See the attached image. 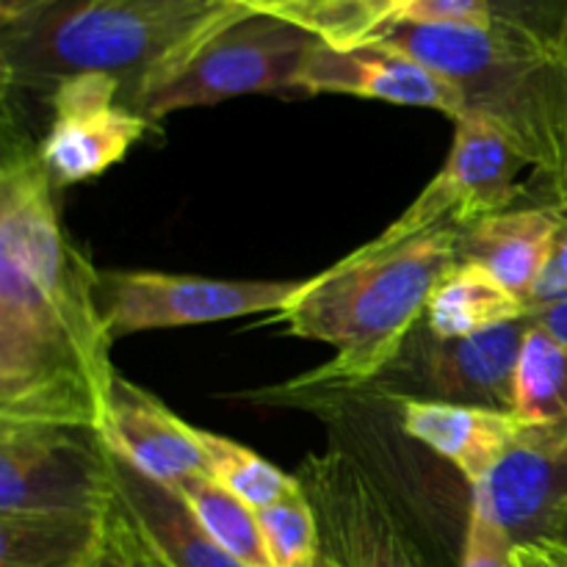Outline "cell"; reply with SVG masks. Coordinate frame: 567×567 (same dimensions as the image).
Returning <instances> with one entry per match:
<instances>
[{
	"label": "cell",
	"instance_id": "4dcf8cb0",
	"mask_svg": "<svg viewBox=\"0 0 567 567\" xmlns=\"http://www.w3.org/2000/svg\"><path fill=\"white\" fill-rule=\"evenodd\" d=\"M136 3H144L158 11H181V14H205V11L236 6L230 0H136Z\"/></svg>",
	"mask_w": 567,
	"mask_h": 567
},
{
	"label": "cell",
	"instance_id": "d6986e66",
	"mask_svg": "<svg viewBox=\"0 0 567 567\" xmlns=\"http://www.w3.org/2000/svg\"><path fill=\"white\" fill-rule=\"evenodd\" d=\"M109 513H0V567H94Z\"/></svg>",
	"mask_w": 567,
	"mask_h": 567
},
{
	"label": "cell",
	"instance_id": "603a6c76",
	"mask_svg": "<svg viewBox=\"0 0 567 567\" xmlns=\"http://www.w3.org/2000/svg\"><path fill=\"white\" fill-rule=\"evenodd\" d=\"M197 441L205 454V474L214 476L219 485L241 496L255 509L269 507L297 485V476L282 474L269 460L230 437L197 426Z\"/></svg>",
	"mask_w": 567,
	"mask_h": 567
},
{
	"label": "cell",
	"instance_id": "7a4b0ae2",
	"mask_svg": "<svg viewBox=\"0 0 567 567\" xmlns=\"http://www.w3.org/2000/svg\"><path fill=\"white\" fill-rule=\"evenodd\" d=\"M457 260L460 230L380 236L310 277L277 321L291 336L330 343L338 354L291 382L288 393L369 388L424 321L432 288Z\"/></svg>",
	"mask_w": 567,
	"mask_h": 567
},
{
	"label": "cell",
	"instance_id": "44dd1931",
	"mask_svg": "<svg viewBox=\"0 0 567 567\" xmlns=\"http://www.w3.org/2000/svg\"><path fill=\"white\" fill-rule=\"evenodd\" d=\"M175 491L186 498L192 513L210 537L244 567H271L260 532L258 509L208 474H194L177 482Z\"/></svg>",
	"mask_w": 567,
	"mask_h": 567
},
{
	"label": "cell",
	"instance_id": "30bf717a",
	"mask_svg": "<svg viewBox=\"0 0 567 567\" xmlns=\"http://www.w3.org/2000/svg\"><path fill=\"white\" fill-rule=\"evenodd\" d=\"M338 567H437L374 476L343 449L310 454L297 471Z\"/></svg>",
	"mask_w": 567,
	"mask_h": 567
},
{
	"label": "cell",
	"instance_id": "52a82bcc",
	"mask_svg": "<svg viewBox=\"0 0 567 567\" xmlns=\"http://www.w3.org/2000/svg\"><path fill=\"white\" fill-rule=\"evenodd\" d=\"M526 321L465 338H441L421 321L388 369L371 382L380 396L515 410Z\"/></svg>",
	"mask_w": 567,
	"mask_h": 567
},
{
	"label": "cell",
	"instance_id": "9a60e30c",
	"mask_svg": "<svg viewBox=\"0 0 567 567\" xmlns=\"http://www.w3.org/2000/svg\"><path fill=\"white\" fill-rule=\"evenodd\" d=\"M402 432L446 460L468 487L480 485L518 441L513 413L446 402H396Z\"/></svg>",
	"mask_w": 567,
	"mask_h": 567
},
{
	"label": "cell",
	"instance_id": "277c9868",
	"mask_svg": "<svg viewBox=\"0 0 567 567\" xmlns=\"http://www.w3.org/2000/svg\"><path fill=\"white\" fill-rule=\"evenodd\" d=\"M371 42L404 50L463 92L513 136L551 186L554 208L567 194V55L515 22L485 25H388Z\"/></svg>",
	"mask_w": 567,
	"mask_h": 567
},
{
	"label": "cell",
	"instance_id": "2e32d148",
	"mask_svg": "<svg viewBox=\"0 0 567 567\" xmlns=\"http://www.w3.org/2000/svg\"><path fill=\"white\" fill-rule=\"evenodd\" d=\"M114 485L122 513L166 567H244L205 532L172 485L138 474L120 457H114Z\"/></svg>",
	"mask_w": 567,
	"mask_h": 567
},
{
	"label": "cell",
	"instance_id": "60d3db41",
	"mask_svg": "<svg viewBox=\"0 0 567 567\" xmlns=\"http://www.w3.org/2000/svg\"><path fill=\"white\" fill-rule=\"evenodd\" d=\"M565 197H567V194H565Z\"/></svg>",
	"mask_w": 567,
	"mask_h": 567
},
{
	"label": "cell",
	"instance_id": "7402d4cb",
	"mask_svg": "<svg viewBox=\"0 0 567 567\" xmlns=\"http://www.w3.org/2000/svg\"><path fill=\"white\" fill-rule=\"evenodd\" d=\"M402 0H297L282 9V20L297 22L330 48H358L385 31Z\"/></svg>",
	"mask_w": 567,
	"mask_h": 567
},
{
	"label": "cell",
	"instance_id": "5b68a950",
	"mask_svg": "<svg viewBox=\"0 0 567 567\" xmlns=\"http://www.w3.org/2000/svg\"><path fill=\"white\" fill-rule=\"evenodd\" d=\"M316 42L297 22L249 11L203 39L175 70L142 89L127 109L153 125L175 111L208 109L241 94L293 92Z\"/></svg>",
	"mask_w": 567,
	"mask_h": 567
},
{
	"label": "cell",
	"instance_id": "3957f363",
	"mask_svg": "<svg viewBox=\"0 0 567 567\" xmlns=\"http://www.w3.org/2000/svg\"><path fill=\"white\" fill-rule=\"evenodd\" d=\"M249 14L241 6L181 14L136 0H55L0 25L3 92H53L75 75H111L122 103L175 70L203 39Z\"/></svg>",
	"mask_w": 567,
	"mask_h": 567
},
{
	"label": "cell",
	"instance_id": "ffe728a7",
	"mask_svg": "<svg viewBox=\"0 0 567 567\" xmlns=\"http://www.w3.org/2000/svg\"><path fill=\"white\" fill-rule=\"evenodd\" d=\"M529 319V302L487 269L457 260L432 288L424 321L435 336L465 338Z\"/></svg>",
	"mask_w": 567,
	"mask_h": 567
},
{
	"label": "cell",
	"instance_id": "f546056e",
	"mask_svg": "<svg viewBox=\"0 0 567 567\" xmlns=\"http://www.w3.org/2000/svg\"><path fill=\"white\" fill-rule=\"evenodd\" d=\"M513 567H567L554 557L551 548L543 540L537 543H524V546H515L513 551Z\"/></svg>",
	"mask_w": 567,
	"mask_h": 567
},
{
	"label": "cell",
	"instance_id": "1f68e13d",
	"mask_svg": "<svg viewBox=\"0 0 567 567\" xmlns=\"http://www.w3.org/2000/svg\"><path fill=\"white\" fill-rule=\"evenodd\" d=\"M532 324L543 327V330H548L551 336L563 338L567 343V302H559V305H548V308H540V310H532L529 319Z\"/></svg>",
	"mask_w": 567,
	"mask_h": 567
},
{
	"label": "cell",
	"instance_id": "7c38bea8",
	"mask_svg": "<svg viewBox=\"0 0 567 567\" xmlns=\"http://www.w3.org/2000/svg\"><path fill=\"white\" fill-rule=\"evenodd\" d=\"M297 92L349 94L410 109H430L457 120L465 97L452 81L385 42L330 48L316 42L297 75Z\"/></svg>",
	"mask_w": 567,
	"mask_h": 567
},
{
	"label": "cell",
	"instance_id": "e575fe53",
	"mask_svg": "<svg viewBox=\"0 0 567 567\" xmlns=\"http://www.w3.org/2000/svg\"><path fill=\"white\" fill-rule=\"evenodd\" d=\"M548 540L559 543V546L567 548V502L563 504V509H559L557 524H554V532H551V537H548Z\"/></svg>",
	"mask_w": 567,
	"mask_h": 567
},
{
	"label": "cell",
	"instance_id": "6da1fadb",
	"mask_svg": "<svg viewBox=\"0 0 567 567\" xmlns=\"http://www.w3.org/2000/svg\"><path fill=\"white\" fill-rule=\"evenodd\" d=\"M97 269L66 236L39 147L3 122L0 421L103 430L114 363Z\"/></svg>",
	"mask_w": 567,
	"mask_h": 567
},
{
	"label": "cell",
	"instance_id": "4316f807",
	"mask_svg": "<svg viewBox=\"0 0 567 567\" xmlns=\"http://www.w3.org/2000/svg\"><path fill=\"white\" fill-rule=\"evenodd\" d=\"M94 567H166L150 551L147 543L131 524L120 504L114 502L109 513V532H105V546Z\"/></svg>",
	"mask_w": 567,
	"mask_h": 567
},
{
	"label": "cell",
	"instance_id": "8d00e7d4",
	"mask_svg": "<svg viewBox=\"0 0 567 567\" xmlns=\"http://www.w3.org/2000/svg\"><path fill=\"white\" fill-rule=\"evenodd\" d=\"M559 48H563V53L567 55V20H565V28H563V37H559Z\"/></svg>",
	"mask_w": 567,
	"mask_h": 567
},
{
	"label": "cell",
	"instance_id": "f35d334b",
	"mask_svg": "<svg viewBox=\"0 0 567 567\" xmlns=\"http://www.w3.org/2000/svg\"><path fill=\"white\" fill-rule=\"evenodd\" d=\"M559 210H563V214H567V197H565V203H563V208H559Z\"/></svg>",
	"mask_w": 567,
	"mask_h": 567
},
{
	"label": "cell",
	"instance_id": "ab89813d",
	"mask_svg": "<svg viewBox=\"0 0 567 567\" xmlns=\"http://www.w3.org/2000/svg\"><path fill=\"white\" fill-rule=\"evenodd\" d=\"M509 567H513V563H509Z\"/></svg>",
	"mask_w": 567,
	"mask_h": 567
},
{
	"label": "cell",
	"instance_id": "5bb4252c",
	"mask_svg": "<svg viewBox=\"0 0 567 567\" xmlns=\"http://www.w3.org/2000/svg\"><path fill=\"white\" fill-rule=\"evenodd\" d=\"M565 502L567 463L520 441L468 493V507L502 526L515 546L548 540Z\"/></svg>",
	"mask_w": 567,
	"mask_h": 567
},
{
	"label": "cell",
	"instance_id": "d4e9b609",
	"mask_svg": "<svg viewBox=\"0 0 567 567\" xmlns=\"http://www.w3.org/2000/svg\"><path fill=\"white\" fill-rule=\"evenodd\" d=\"M515 540L485 518L476 509H465L463 548H460V567H509L513 563Z\"/></svg>",
	"mask_w": 567,
	"mask_h": 567
},
{
	"label": "cell",
	"instance_id": "ba28073f",
	"mask_svg": "<svg viewBox=\"0 0 567 567\" xmlns=\"http://www.w3.org/2000/svg\"><path fill=\"white\" fill-rule=\"evenodd\" d=\"M443 169L382 236L408 238L430 230H460L518 208L520 175L535 169L502 125L480 111H463Z\"/></svg>",
	"mask_w": 567,
	"mask_h": 567
},
{
	"label": "cell",
	"instance_id": "d6a6232c",
	"mask_svg": "<svg viewBox=\"0 0 567 567\" xmlns=\"http://www.w3.org/2000/svg\"><path fill=\"white\" fill-rule=\"evenodd\" d=\"M55 3V0H0V25L3 22L17 20V17H25L31 11L42 9V6Z\"/></svg>",
	"mask_w": 567,
	"mask_h": 567
},
{
	"label": "cell",
	"instance_id": "cb8c5ba5",
	"mask_svg": "<svg viewBox=\"0 0 567 567\" xmlns=\"http://www.w3.org/2000/svg\"><path fill=\"white\" fill-rule=\"evenodd\" d=\"M258 520L271 567H316L324 557L319 518L299 480L286 496L260 507Z\"/></svg>",
	"mask_w": 567,
	"mask_h": 567
},
{
	"label": "cell",
	"instance_id": "74e56055",
	"mask_svg": "<svg viewBox=\"0 0 567 567\" xmlns=\"http://www.w3.org/2000/svg\"><path fill=\"white\" fill-rule=\"evenodd\" d=\"M316 567H338V565L332 563L330 557H321V559H319V565H316Z\"/></svg>",
	"mask_w": 567,
	"mask_h": 567
},
{
	"label": "cell",
	"instance_id": "9c48e42d",
	"mask_svg": "<svg viewBox=\"0 0 567 567\" xmlns=\"http://www.w3.org/2000/svg\"><path fill=\"white\" fill-rule=\"evenodd\" d=\"M308 280H214L166 271H97V302L116 338L280 313Z\"/></svg>",
	"mask_w": 567,
	"mask_h": 567
},
{
	"label": "cell",
	"instance_id": "ac0fdd59",
	"mask_svg": "<svg viewBox=\"0 0 567 567\" xmlns=\"http://www.w3.org/2000/svg\"><path fill=\"white\" fill-rule=\"evenodd\" d=\"M518 441L567 463V343L526 321L515 380Z\"/></svg>",
	"mask_w": 567,
	"mask_h": 567
},
{
	"label": "cell",
	"instance_id": "484cf974",
	"mask_svg": "<svg viewBox=\"0 0 567 567\" xmlns=\"http://www.w3.org/2000/svg\"><path fill=\"white\" fill-rule=\"evenodd\" d=\"M491 20L487 0H402L391 25H485Z\"/></svg>",
	"mask_w": 567,
	"mask_h": 567
},
{
	"label": "cell",
	"instance_id": "d590c367",
	"mask_svg": "<svg viewBox=\"0 0 567 567\" xmlns=\"http://www.w3.org/2000/svg\"><path fill=\"white\" fill-rule=\"evenodd\" d=\"M543 543H546V546L551 548L554 557H557L559 563H565V565H567V548H565V546H559V543H551V540H543Z\"/></svg>",
	"mask_w": 567,
	"mask_h": 567
},
{
	"label": "cell",
	"instance_id": "4fadbf2b",
	"mask_svg": "<svg viewBox=\"0 0 567 567\" xmlns=\"http://www.w3.org/2000/svg\"><path fill=\"white\" fill-rule=\"evenodd\" d=\"M100 435L114 457L164 485L175 487L186 476L205 474L197 426L177 419L158 396L122 374L111 385Z\"/></svg>",
	"mask_w": 567,
	"mask_h": 567
},
{
	"label": "cell",
	"instance_id": "83f0119b",
	"mask_svg": "<svg viewBox=\"0 0 567 567\" xmlns=\"http://www.w3.org/2000/svg\"><path fill=\"white\" fill-rule=\"evenodd\" d=\"M493 17L515 22L548 42L559 44L567 20V0H487Z\"/></svg>",
	"mask_w": 567,
	"mask_h": 567
},
{
	"label": "cell",
	"instance_id": "8992f818",
	"mask_svg": "<svg viewBox=\"0 0 567 567\" xmlns=\"http://www.w3.org/2000/svg\"><path fill=\"white\" fill-rule=\"evenodd\" d=\"M114 454L83 426L0 421V513H105Z\"/></svg>",
	"mask_w": 567,
	"mask_h": 567
},
{
	"label": "cell",
	"instance_id": "836d02e7",
	"mask_svg": "<svg viewBox=\"0 0 567 567\" xmlns=\"http://www.w3.org/2000/svg\"><path fill=\"white\" fill-rule=\"evenodd\" d=\"M230 3L241 6L247 11H260V14H280L282 9H288L297 0H230Z\"/></svg>",
	"mask_w": 567,
	"mask_h": 567
},
{
	"label": "cell",
	"instance_id": "f1b7e54d",
	"mask_svg": "<svg viewBox=\"0 0 567 567\" xmlns=\"http://www.w3.org/2000/svg\"><path fill=\"white\" fill-rule=\"evenodd\" d=\"M559 302H567V214H563V225H559L551 260H548L546 266V275H543L535 297L529 299V313L532 310H540Z\"/></svg>",
	"mask_w": 567,
	"mask_h": 567
},
{
	"label": "cell",
	"instance_id": "8fae6325",
	"mask_svg": "<svg viewBox=\"0 0 567 567\" xmlns=\"http://www.w3.org/2000/svg\"><path fill=\"white\" fill-rule=\"evenodd\" d=\"M48 97L50 125L37 147L55 192L109 172L150 131L122 103V83L111 75L66 78Z\"/></svg>",
	"mask_w": 567,
	"mask_h": 567
},
{
	"label": "cell",
	"instance_id": "e0dca14e",
	"mask_svg": "<svg viewBox=\"0 0 567 567\" xmlns=\"http://www.w3.org/2000/svg\"><path fill=\"white\" fill-rule=\"evenodd\" d=\"M563 210L529 205L487 216L460 233V260L491 271L502 286L529 302L551 260Z\"/></svg>",
	"mask_w": 567,
	"mask_h": 567
}]
</instances>
